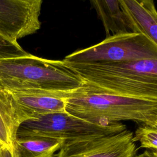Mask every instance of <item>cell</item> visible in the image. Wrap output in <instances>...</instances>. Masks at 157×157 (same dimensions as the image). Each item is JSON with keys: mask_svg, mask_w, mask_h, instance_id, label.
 <instances>
[{"mask_svg": "<svg viewBox=\"0 0 157 157\" xmlns=\"http://www.w3.org/2000/svg\"><path fill=\"white\" fill-rule=\"evenodd\" d=\"M22 122L12 94L0 86V147L14 148L17 130Z\"/></svg>", "mask_w": 157, "mask_h": 157, "instance_id": "cell-10", "label": "cell"}, {"mask_svg": "<svg viewBox=\"0 0 157 157\" xmlns=\"http://www.w3.org/2000/svg\"><path fill=\"white\" fill-rule=\"evenodd\" d=\"M126 129V126L122 123L97 124L64 110L23 121L18 128L17 136H39L59 139L64 143L118 133Z\"/></svg>", "mask_w": 157, "mask_h": 157, "instance_id": "cell-4", "label": "cell"}, {"mask_svg": "<svg viewBox=\"0 0 157 157\" xmlns=\"http://www.w3.org/2000/svg\"><path fill=\"white\" fill-rule=\"evenodd\" d=\"M18 42H11L0 35V59L29 56Z\"/></svg>", "mask_w": 157, "mask_h": 157, "instance_id": "cell-14", "label": "cell"}, {"mask_svg": "<svg viewBox=\"0 0 157 157\" xmlns=\"http://www.w3.org/2000/svg\"><path fill=\"white\" fill-rule=\"evenodd\" d=\"M0 157H18L14 148L0 147Z\"/></svg>", "mask_w": 157, "mask_h": 157, "instance_id": "cell-15", "label": "cell"}, {"mask_svg": "<svg viewBox=\"0 0 157 157\" xmlns=\"http://www.w3.org/2000/svg\"><path fill=\"white\" fill-rule=\"evenodd\" d=\"M133 140L145 150L136 157H157V120L151 123L139 124Z\"/></svg>", "mask_w": 157, "mask_h": 157, "instance_id": "cell-13", "label": "cell"}, {"mask_svg": "<svg viewBox=\"0 0 157 157\" xmlns=\"http://www.w3.org/2000/svg\"><path fill=\"white\" fill-rule=\"evenodd\" d=\"M11 93L23 121L42 115L66 110L64 98L56 94L42 93Z\"/></svg>", "mask_w": 157, "mask_h": 157, "instance_id": "cell-9", "label": "cell"}, {"mask_svg": "<svg viewBox=\"0 0 157 157\" xmlns=\"http://www.w3.org/2000/svg\"><path fill=\"white\" fill-rule=\"evenodd\" d=\"M130 32L140 33L157 46V10L152 0H120Z\"/></svg>", "mask_w": 157, "mask_h": 157, "instance_id": "cell-8", "label": "cell"}, {"mask_svg": "<svg viewBox=\"0 0 157 157\" xmlns=\"http://www.w3.org/2000/svg\"><path fill=\"white\" fill-rule=\"evenodd\" d=\"M42 3L41 0H0V35L17 42L36 33L41 26Z\"/></svg>", "mask_w": 157, "mask_h": 157, "instance_id": "cell-7", "label": "cell"}, {"mask_svg": "<svg viewBox=\"0 0 157 157\" xmlns=\"http://www.w3.org/2000/svg\"><path fill=\"white\" fill-rule=\"evenodd\" d=\"M64 142L39 136H17L14 147L18 157H54Z\"/></svg>", "mask_w": 157, "mask_h": 157, "instance_id": "cell-12", "label": "cell"}, {"mask_svg": "<svg viewBox=\"0 0 157 157\" xmlns=\"http://www.w3.org/2000/svg\"><path fill=\"white\" fill-rule=\"evenodd\" d=\"M134 134L122 132L64 142L55 157H136Z\"/></svg>", "mask_w": 157, "mask_h": 157, "instance_id": "cell-6", "label": "cell"}, {"mask_svg": "<svg viewBox=\"0 0 157 157\" xmlns=\"http://www.w3.org/2000/svg\"><path fill=\"white\" fill-rule=\"evenodd\" d=\"M157 59V46L140 33L128 32L67 55L62 60L73 64H104Z\"/></svg>", "mask_w": 157, "mask_h": 157, "instance_id": "cell-5", "label": "cell"}, {"mask_svg": "<svg viewBox=\"0 0 157 157\" xmlns=\"http://www.w3.org/2000/svg\"><path fill=\"white\" fill-rule=\"evenodd\" d=\"M68 113L101 125L132 121L138 124L157 120V100L105 93L87 92L80 88L63 95Z\"/></svg>", "mask_w": 157, "mask_h": 157, "instance_id": "cell-3", "label": "cell"}, {"mask_svg": "<svg viewBox=\"0 0 157 157\" xmlns=\"http://www.w3.org/2000/svg\"><path fill=\"white\" fill-rule=\"evenodd\" d=\"M83 85L82 78L63 61L31 54L0 59V86L12 93H70Z\"/></svg>", "mask_w": 157, "mask_h": 157, "instance_id": "cell-2", "label": "cell"}, {"mask_svg": "<svg viewBox=\"0 0 157 157\" xmlns=\"http://www.w3.org/2000/svg\"><path fill=\"white\" fill-rule=\"evenodd\" d=\"M90 4L102 23L106 37L130 32L120 0H94Z\"/></svg>", "mask_w": 157, "mask_h": 157, "instance_id": "cell-11", "label": "cell"}, {"mask_svg": "<svg viewBox=\"0 0 157 157\" xmlns=\"http://www.w3.org/2000/svg\"><path fill=\"white\" fill-rule=\"evenodd\" d=\"M63 63L82 78V91L157 100V59L104 64Z\"/></svg>", "mask_w": 157, "mask_h": 157, "instance_id": "cell-1", "label": "cell"}]
</instances>
